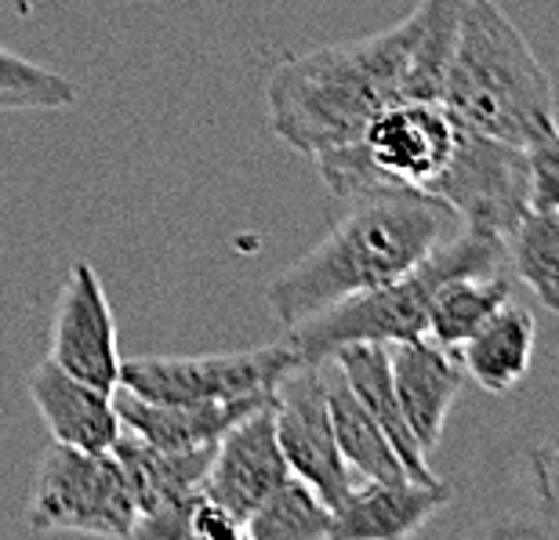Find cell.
<instances>
[{
    "label": "cell",
    "instance_id": "6da1fadb",
    "mask_svg": "<svg viewBox=\"0 0 559 540\" xmlns=\"http://www.w3.org/2000/svg\"><path fill=\"white\" fill-rule=\"evenodd\" d=\"M407 98L440 103V81L421 59L418 4L371 37L287 55L265 92L276 139L309 160L356 142L374 112Z\"/></svg>",
    "mask_w": 559,
    "mask_h": 540
},
{
    "label": "cell",
    "instance_id": "7a4b0ae2",
    "mask_svg": "<svg viewBox=\"0 0 559 540\" xmlns=\"http://www.w3.org/2000/svg\"><path fill=\"white\" fill-rule=\"evenodd\" d=\"M454 211L421 189H385L356 200L323 240L273 276L265 301L276 323L295 326L317 312L404 276L457 232Z\"/></svg>",
    "mask_w": 559,
    "mask_h": 540
},
{
    "label": "cell",
    "instance_id": "3957f363",
    "mask_svg": "<svg viewBox=\"0 0 559 540\" xmlns=\"http://www.w3.org/2000/svg\"><path fill=\"white\" fill-rule=\"evenodd\" d=\"M440 106L457 128L523 149L559 128L549 73L498 0H465Z\"/></svg>",
    "mask_w": 559,
    "mask_h": 540
},
{
    "label": "cell",
    "instance_id": "277c9868",
    "mask_svg": "<svg viewBox=\"0 0 559 540\" xmlns=\"http://www.w3.org/2000/svg\"><path fill=\"white\" fill-rule=\"evenodd\" d=\"M501 268H506V240L473 225H457V232L447 236L404 276L287 326V341L301 363H320L345 345L415 341L425 337L432 295L447 279L465 273H501Z\"/></svg>",
    "mask_w": 559,
    "mask_h": 540
},
{
    "label": "cell",
    "instance_id": "5b68a950",
    "mask_svg": "<svg viewBox=\"0 0 559 540\" xmlns=\"http://www.w3.org/2000/svg\"><path fill=\"white\" fill-rule=\"evenodd\" d=\"M457 123L440 103H393L367 120L356 142L312 156L334 196L360 200L385 189H421L440 178L454 153Z\"/></svg>",
    "mask_w": 559,
    "mask_h": 540
},
{
    "label": "cell",
    "instance_id": "8992f818",
    "mask_svg": "<svg viewBox=\"0 0 559 540\" xmlns=\"http://www.w3.org/2000/svg\"><path fill=\"white\" fill-rule=\"evenodd\" d=\"M22 519L37 533L131 537L139 508L114 449L87 454V449L51 443L33 476Z\"/></svg>",
    "mask_w": 559,
    "mask_h": 540
},
{
    "label": "cell",
    "instance_id": "52a82bcc",
    "mask_svg": "<svg viewBox=\"0 0 559 540\" xmlns=\"http://www.w3.org/2000/svg\"><path fill=\"white\" fill-rule=\"evenodd\" d=\"M301 363L284 337L276 345L207 356H135L120 367V388L167 403H229L273 396L276 381Z\"/></svg>",
    "mask_w": 559,
    "mask_h": 540
},
{
    "label": "cell",
    "instance_id": "ba28073f",
    "mask_svg": "<svg viewBox=\"0 0 559 540\" xmlns=\"http://www.w3.org/2000/svg\"><path fill=\"white\" fill-rule=\"evenodd\" d=\"M429 193L443 200L462 225L506 240L516 229V221L531 211L527 149L457 128L451 160L429 185Z\"/></svg>",
    "mask_w": 559,
    "mask_h": 540
},
{
    "label": "cell",
    "instance_id": "9c48e42d",
    "mask_svg": "<svg viewBox=\"0 0 559 540\" xmlns=\"http://www.w3.org/2000/svg\"><path fill=\"white\" fill-rule=\"evenodd\" d=\"M273 429L284 449L290 476L306 479L331 512L353 490V471L345 468L338 439H334L328 385L320 363H295L273 388Z\"/></svg>",
    "mask_w": 559,
    "mask_h": 540
},
{
    "label": "cell",
    "instance_id": "30bf717a",
    "mask_svg": "<svg viewBox=\"0 0 559 540\" xmlns=\"http://www.w3.org/2000/svg\"><path fill=\"white\" fill-rule=\"evenodd\" d=\"M48 359L59 363L66 374L87 381V385H98L106 392L120 388L124 356H120L117 320L95 265L73 262L70 273H66L51 316Z\"/></svg>",
    "mask_w": 559,
    "mask_h": 540
},
{
    "label": "cell",
    "instance_id": "8fae6325",
    "mask_svg": "<svg viewBox=\"0 0 559 540\" xmlns=\"http://www.w3.org/2000/svg\"><path fill=\"white\" fill-rule=\"evenodd\" d=\"M270 403L218 439L204 476V497L215 501L222 512H229L240 526L290 476L284 449L276 443Z\"/></svg>",
    "mask_w": 559,
    "mask_h": 540
},
{
    "label": "cell",
    "instance_id": "7c38bea8",
    "mask_svg": "<svg viewBox=\"0 0 559 540\" xmlns=\"http://www.w3.org/2000/svg\"><path fill=\"white\" fill-rule=\"evenodd\" d=\"M385 348L400 413H404L421 454L429 457L436 443L443 439L447 413H451L457 392L465 385V367L454 352H447V348L429 341V337L396 341Z\"/></svg>",
    "mask_w": 559,
    "mask_h": 540
},
{
    "label": "cell",
    "instance_id": "4fadbf2b",
    "mask_svg": "<svg viewBox=\"0 0 559 540\" xmlns=\"http://www.w3.org/2000/svg\"><path fill=\"white\" fill-rule=\"evenodd\" d=\"M454 490L443 479H356L331 515V540H400L418 533L436 512L447 508Z\"/></svg>",
    "mask_w": 559,
    "mask_h": 540
},
{
    "label": "cell",
    "instance_id": "5bb4252c",
    "mask_svg": "<svg viewBox=\"0 0 559 540\" xmlns=\"http://www.w3.org/2000/svg\"><path fill=\"white\" fill-rule=\"evenodd\" d=\"M26 388L55 443L87 449V454H106L124 432V424L117 418L114 392L66 374L51 359L33 367Z\"/></svg>",
    "mask_w": 559,
    "mask_h": 540
},
{
    "label": "cell",
    "instance_id": "9a60e30c",
    "mask_svg": "<svg viewBox=\"0 0 559 540\" xmlns=\"http://www.w3.org/2000/svg\"><path fill=\"white\" fill-rule=\"evenodd\" d=\"M270 399L273 396H251L229 403H167V399H142L128 388L114 392L117 418L124 424V432L164 449L215 446L233 424L265 407Z\"/></svg>",
    "mask_w": 559,
    "mask_h": 540
},
{
    "label": "cell",
    "instance_id": "2e32d148",
    "mask_svg": "<svg viewBox=\"0 0 559 540\" xmlns=\"http://www.w3.org/2000/svg\"><path fill=\"white\" fill-rule=\"evenodd\" d=\"M211 454H215V446L164 449L142 443L131 432H120V439L114 443V457L120 460V468H124V476L131 482V493H135L139 519L193 504L204 493Z\"/></svg>",
    "mask_w": 559,
    "mask_h": 540
},
{
    "label": "cell",
    "instance_id": "e0dca14e",
    "mask_svg": "<svg viewBox=\"0 0 559 540\" xmlns=\"http://www.w3.org/2000/svg\"><path fill=\"white\" fill-rule=\"evenodd\" d=\"M534 345H538V323L516 301H506L495 316L479 323V331L457 348L465 374L490 396H506L527 377Z\"/></svg>",
    "mask_w": 559,
    "mask_h": 540
},
{
    "label": "cell",
    "instance_id": "ac0fdd59",
    "mask_svg": "<svg viewBox=\"0 0 559 540\" xmlns=\"http://www.w3.org/2000/svg\"><path fill=\"white\" fill-rule=\"evenodd\" d=\"M328 359L338 363L345 381H349V388L356 392V399L364 403V410L371 413L378 421V429H382L389 443H393L396 457L404 460L407 476L418 482L440 479L429 468V457L421 454L415 435H411L404 413H400V403L393 392V374H389V348L385 345H345Z\"/></svg>",
    "mask_w": 559,
    "mask_h": 540
},
{
    "label": "cell",
    "instance_id": "d6986e66",
    "mask_svg": "<svg viewBox=\"0 0 559 540\" xmlns=\"http://www.w3.org/2000/svg\"><path fill=\"white\" fill-rule=\"evenodd\" d=\"M320 367H323V385H328L334 439H338L342 460L353 471V479H374V482L411 479L404 460L396 457L393 443L378 429L371 413L364 410V403L356 399V392L349 388L338 363L334 359H320Z\"/></svg>",
    "mask_w": 559,
    "mask_h": 540
},
{
    "label": "cell",
    "instance_id": "ffe728a7",
    "mask_svg": "<svg viewBox=\"0 0 559 540\" xmlns=\"http://www.w3.org/2000/svg\"><path fill=\"white\" fill-rule=\"evenodd\" d=\"M509 298H512V284L506 268L501 273H465L447 279L432 295L425 337L457 356V348L479 331V323L495 316Z\"/></svg>",
    "mask_w": 559,
    "mask_h": 540
},
{
    "label": "cell",
    "instance_id": "44dd1931",
    "mask_svg": "<svg viewBox=\"0 0 559 540\" xmlns=\"http://www.w3.org/2000/svg\"><path fill=\"white\" fill-rule=\"evenodd\" d=\"M506 262L542 309L559 316V207H531L506 236Z\"/></svg>",
    "mask_w": 559,
    "mask_h": 540
},
{
    "label": "cell",
    "instance_id": "7402d4cb",
    "mask_svg": "<svg viewBox=\"0 0 559 540\" xmlns=\"http://www.w3.org/2000/svg\"><path fill=\"white\" fill-rule=\"evenodd\" d=\"M331 504L309 487L306 479L287 476L265 497L251 519L243 523V537L251 540H331Z\"/></svg>",
    "mask_w": 559,
    "mask_h": 540
},
{
    "label": "cell",
    "instance_id": "603a6c76",
    "mask_svg": "<svg viewBox=\"0 0 559 540\" xmlns=\"http://www.w3.org/2000/svg\"><path fill=\"white\" fill-rule=\"evenodd\" d=\"M81 92L62 73L0 48V112L22 109H73Z\"/></svg>",
    "mask_w": 559,
    "mask_h": 540
},
{
    "label": "cell",
    "instance_id": "cb8c5ba5",
    "mask_svg": "<svg viewBox=\"0 0 559 540\" xmlns=\"http://www.w3.org/2000/svg\"><path fill=\"white\" fill-rule=\"evenodd\" d=\"M531 207H559V128L527 145Z\"/></svg>",
    "mask_w": 559,
    "mask_h": 540
},
{
    "label": "cell",
    "instance_id": "d4e9b609",
    "mask_svg": "<svg viewBox=\"0 0 559 540\" xmlns=\"http://www.w3.org/2000/svg\"><path fill=\"white\" fill-rule=\"evenodd\" d=\"M534 476H538V497L545 512L559 519V443L534 454Z\"/></svg>",
    "mask_w": 559,
    "mask_h": 540
}]
</instances>
